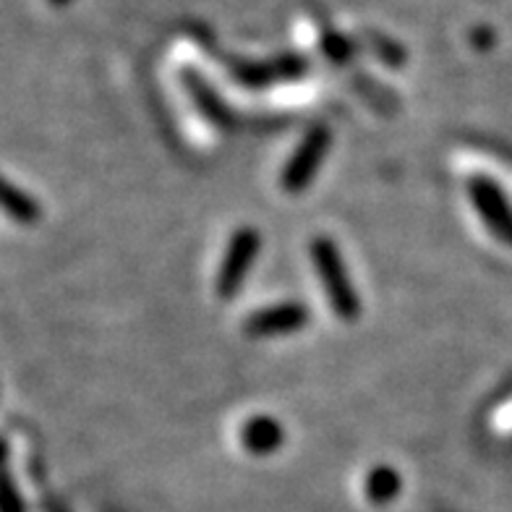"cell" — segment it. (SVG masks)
<instances>
[{
    "label": "cell",
    "instance_id": "9",
    "mask_svg": "<svg viewBox=\"0 0 512 512\" xmlns=\"http://www.w3.org/2000/svg\"><path fill=\"white\" fill-rule=\"evenodd\" d=\"M0 194H3V209H6V215L11 217V220H16L19 225H34L40 220L42 209L40 204H37V199H34L32 194H27L24 189H19L16 183H11L6 178Z\"/></svg>",
    "mask_w": 512,
    "mask_h": 512
},
{
    "label": "cell",
    "instance_id": "8",
    "mask_svg": "<svg viewBox=\"0 0 512 512\" xmlns=\"http://www.w3.org/2000/svg\"><path fill=\"white\" fill-rule=\"evenodd\" d=\"M400 489H403V479L392 465H374L366 473L364 492L371 505H390L400 494Z\"/></svg>",
    "mask_w": 512,
    "mask_h": 512
},
{
    "label": "cell",
    "instance_id": "10",
    "mask_svg": "<svg viewBox=\"0 0 512 512\" xmlns=\"http://www.w3.org/2000/svg\"><path fill=\"white\" fill-rule=\"evenodd\" d=\"M3 512H24V499L16 492L11 476L6 479V492H3Z\"/></svg>",
    "mask_w": 512,
    "mask_h": 512
},
{
    "label": "cell",
    "instance_id": "3",
    "mask_svg": "<svg viewBox=\"0 0 512 512\" xmlns=\"http://www.w3.org/2000/svg\"><path fill=\"white\" fill-rule=\"evenodd\" d=\"M330 147L332 131L324 123H317L306 131L298 147L290 152L283 173H280V186H283L285 194H304L309 189L314 178L319 176Z\"/></svg>",
    "mask_w": 512,
    "mask_h": 512
},
{
    "label": "cell",
    "instance_id": "1",
    "mask_svg": "<svg viewBox=\"0 0 512 512\" xmlns=\"http://www.w3.org/2000/svg\"><path fill=\"white\" fill-rule=\"evenodd\" d=\"M309 259L314 264L319 283H322L332 314L345 324L358 322L364 304H361V296H358L356 285H353L340 246L330 236H317L309 243Z\"/></svg>",
    "mask_w": 512,
    "mask_h": 512
},
{
    "label": "cell",
    "instance_id": "5",
    "mask_svg": "<svg viewBox=\"0 0 512 512\" xmlns=\"http://www.w3.org/2000/svg\"><path fill=\"white\" fill-rule=\"evenodd\" d=\"M311 322L309 306L301 301H280V304L262 306L254 314L243 319V335L254 340H267V337H288L296 335Z\"/></svg>",
    "mask_w": 512,
    "mask_h": 512
},
{
    "label": "cell",
    "instance_id": "2",
    "mask_svg": "<svg viewBox=\"0 0 512 512\" xmlns=\"http://www.w3.org/2000/svg\"><path fill=\"white\" fill-rule=\"evenodd\" d=\"M259 251H262V233L254 225H241L228 238V246H225L220 270L215 277V293L220 301H233L238 296V290L243 288L246 277L254 270Z\"/></svg>",
    "mask_w": 512,
    "mask_h": 512
},
{
    "label": "cell",
    "instance_id": "7",
    "mask_svg": "<svg viewBox=\"0 0 512 512\" xmlns=\"http://www.w3.org/2000/svg\"><path fill=\"white\" fill-rule=\"evenodd\" d=\"M183 84H186V92H189L191 100H194L196 110L204 115V121H209V126L223 128V131H228V128L233 126V113L225 108V102L220 100V95H217L215 89L209 87V84H204L202 76L196 74V71H189Z\"/></svg>",
    "mask_w": 512,
    "mask_h": 512
},
{
    "label": "cell",
    "instance_id": "6",
    "mask_svg": "<svg viewBox=\"0 0 512 512\" xmlns=\"http://www.w3.org/2000/svg\"><path fill=\"white\" fill-rule=\"evenodd\" d=\"M238 439H241V447L249 455L267 458V455H275V452L283 450L288 434H285V426L277 418L251 416L249 421H243Z\"/></svg>",
    "mask_w": 512,
    "mask_h": 512
},
{
    "label": "cell",
    "instance_id": "4",
    "mask_svg": "<svg viewBox=\"0 0 512 512\" xmlns=\"http://www.w3.org/2000/svg\"><path fill=\"white\" fill-rule=\"evenodd\" d=\"M468 196H471L473 209L486 225V230L499 243L512 249V204L502 186L494 178L479 173V176L468 178Z\"/></svg>",
    "mask_w": 512,
    "mask_h": 512
}]
</instances>
